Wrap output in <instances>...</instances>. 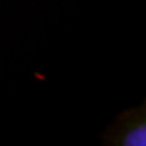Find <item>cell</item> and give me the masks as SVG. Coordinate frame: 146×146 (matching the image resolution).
Here are the masks:
<instances>
[{"mask_svg": "<svg viewBox=\"0 0 146 146\" xmlns=\"http://www.w3.org/2000/svg\"><path fill=\"white\" fill-rule=\"evenodd\" d=\"M115 143L123 146H143L146 143V125L141 112H131L123 118L118 126V135L114 137Z\"/></svg>", "mask_w": 146, "mask_h": 146, "instance_id": "cell-1", "label": "cell"}]
</instances>
